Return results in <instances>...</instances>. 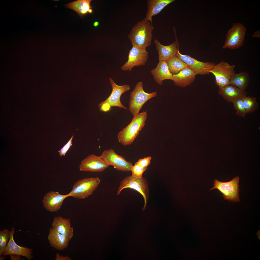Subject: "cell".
I'll return each mask as SVG.
<instances>
[{
  "label": "cell",
  "instance_id": "cell-1",
  "mask_svg": "<svg viewBox=\"0 0 260 260\" xmlns=\"http://www.w3.org/2000/svg\"><path fill=\"white\" fill-rule=\"evenodd\" d=\"M154 27L143 18L133 27L128 36L132 46L144 49L151 45Z\"/></svg>",
  "mask_w": 260,
  "mask_h": 260
},
{
  "label": "cell",
  "instance_id": "cell-2",
  "mask_svg": "<svg viewBox=\"0 0 260 260\" xmlns=\"http://www.w3.org/2000/svg\"><path fill=\"white\" fill-rule=\"evenodd\" d=\"M130 123L118 133L117 139L120 143L126 146L131 144L145 124L147 117L146 111L139 113Z\"/></svg>",
  "mask_w": 260,
  "mask_h": 260
},
{
  "label": "cell",
  "instance_id": "cell-3",
  "mask_svg": "<svg viewBox=\"0 0 260 260\" xmlns=\"http://www.w3.org/2000/svg\"><path fill=\"white\" fill-rule=\"evenodd\" d=\"M100 182L97 177L87 178L78 180L74 184L68 195L78 199H84L92 195Z\"/></svg>",
  "mask_w": 260,
  "mask_h": 260
},
{
  "label": "cell",
  "instance_id": "cell-4",
  "mask_svg": "<svg viewBox=\"0 0 260 260\" xmlns=\"http://www.w3.org/2000/svg\"><path fill=\"white\" fill-rule=\"evenodd\" d=\"M157 92H145L143 89V83L138 82L133 91L130 93L129 102V110L134 117L139 113L144 104L151 98L157 95Z\"/></svg>",
  "mask_w": 260,
  "mask_h": 260
},
{
  "label": "cell",
  "instance_id": "cell-5",
  "mask_svg": "<svg viewBox=\"0 0 260 260\" xmlns=\"http://www.w3.org/2000/svg\"><path fill=\"white\" fill-rule=\"evenodd\" d=\"M148 184L147 180L144 177L138 178L132 175L128 176L120 182L117 194L119 195L122 190L126 188H130L136 190L141 194L144 198V206L142 209V210L144 211L146 208L149 195Z\"/></svg>",
  "mask_w": 260,
  "mask_h": 260
},
{
  "label": "cell",
  "instance_id": "cell-6",
  "mask_svg": "<svg viewBox=\"0 0 260 260\" xmlns=\"http://www.w3.org/2000/svg\"><path fill=\"white\" fill-rule=\"evenodd\" d=\"M109 80L112 88V91L106 100L98 104L100 110L104 112H107L110 110L111 107H117L127 109L121 103L120 98L123 93L130 90V86L128 84L118 85L110 77Z\"/></svg>",
  "mask_w": 260,
  "mask_h": 260
},
{
  "label": "cell",
  "instance_id": "cell-7",
  "mask_svg": "<svg viewBox=\"0 0 260 260\" xmlns=\"http://www.w3.org/2000/svg\"><path fill=\"white\" fill-rule=\"evenodd\" d=\"M239 177L236 176L229 181L220 182L215 179L214 187L210 190L216 189L222 194L225 200L233 202H240L239 181Z\"/></svg>",
  "mask_w": 260,
  "mask_h": 260
},
{
  "label": "cell",
  "instance_id": "cell-8",
  "mask_svg": "<svg viewBox=\"0 0 260 260\" xmlns=\"http://www.w3.org/2000/svg\"><path fill=\"white\" fill-rule=\"evenodd\" d=\"M235 65H231L222 60L209 71L215 76L216 85L219 88H222L229 84L230 80L234 74Z\"/></svg>",
  "mask_w": 260,
  "mask_h": 260
},
{
  "label": "cell",
  "instance_id": "cell-9",
  "mask_svg": "<svg viewBox=\"0 0 260 260\" xmlns=\"http://www.w3.org/2000/svg\"><path fill=\"white\" fill-rule=\"evenodd\" d=\"M246 30V28L241 24L234 23L226 35L227 39L223 48L234 49L242 46Z\"/></svg>",
  "mask_w": 260,
  "mask_h": 260
},
{
  "label": "cell",
  "instance_id": "cell-10",
  "mask_svg": "<svg viewBox=\"0 0 260 260\" xmlns=\"http://www.w3.org/2000/svg\"><path fill=\"white\" fill-rule=\"evenodd\" d=\"M100 156L109 166H113L119 171L129 172L133 166L131 162L127 161L122 156L117 154L112 148L105 150Z\"/></svg>",
  "mask_w": 260,
  "mask_h": 260
},
{
  "label": "cell",
  "instance_id": "cell-11",
  "mask_svg": "<svg viewBox=\"0 0 260 260\" xmlns=\"http://www.w3.org/2000/svg\"><path fill=\"white\" fill-rule=\"evenodd\" d=\"M148 54L146 48L141 49L132 46L129 54L128 61L121 67V69L123 71H130L135 66L145 65Z\"/></svg>",
  "mask_w": 260,
  "mask_h": 260
},
{
  "label": "cell",
  "instance_id": "cell-12",
  "mask_svg": "<svg viewBox=\"0 0 260 260\" xmlns=\"http://www.w3.org/2000/svg\"><path fill=\"white\" fill-rule=\"evenodd\" d=\"M176 56L185 63L196 75H206L210 73L209 71L215 65L214 63L202 62L197 60L188 55H183L178 51Z\"/></svg>",
  "mask_w": 260,
  "mask_h": 260
},
{
  "label": "cell",
  "instance_id": "cell-13",
  "mask_svg": "<svg viewBox=\"0 0 260 260\" xmlns=\"http://www.w3.org/2000/svg\"><path fill=\"white\" fill-rule=\"evenodd\" d=\"M109 166L100 156L92 154L82 161L79 169L82 172H100L104 170Z\"/></svg>",
  "mask_w": 260,
  "mask_h": 260
},
{
  "label": "cell",
  "instance_id": "cell-14",
  "mask_svg": "<svg viewBox=\"0 0 260 260\" xmlns=\"http://www.w3.org/2000/svg\"><path fill=\"white\" fill-rule=\"evenodd\" d=\"M14 232V228L13 227L11 230L9 231L10 237L9 240L1 255H16L25 257L28 260H31L33 257L32 250L18 245L13 239Z\"/></svg>",
  "mask_w": 260,
  "mask_h": 260
},
{
  "label": "cell",
  "instance_id": "cell-15",
  "mask_svg": "<svg viewBox=\"0 0 260 260\" xmlns=\"http://www.w3.org/2000/svg\"><path fill=\"white\" fill-rule=\"evenodd\" d=\"M68 197V194L62 195L57 191H50L44 196L42 202L47 211L54 212L60 209L64 200Z\"/></svg>",
  "mask_w": 260,
  "mask_h": 260
},
{
  "label": "cell",
  "instance_id": "cell-16",
  "mask_svg": "<svg viewBox=\"0 0 260 260\" xmlns=\"http://www.w3.org/2000/svg\"><path fill=\"white\" fill-rule=\"evenodd\" d=\"M71 225L70 219L58 216L54 218L52 228L70 240L74 235L73 228Z\"/></svg>",
  "mask_w": 260,
  "mask_h": 260
},
{
  "label": "cell",
  "instance_id": "cell-17",
  "mask_svg": "<svg viewBox=\"0 0 260 260\" xmlns=\"http://www.w3.org/2000/svg\"><path fill=\"white\" fill-rule=\"evenodd\" d=\"M175 0H148V9L145 19L152 25V17L159 13L166 6Z\"/></svg>",
  "mask_w": 260,
  "mask_h": 260
},
{
  "label": "cell",
  "instance_id": "cell-18",
  "mask_svg": "<svg viewBox=\"0 0 260 260\" xmlns=\"http://www.w3.org/2000/svg\"><path fill=\"white\" fill-rule=\"evenodd\" d=\"M218 89L219 94L227 102L233 103L235 100L247 95L245 90H241L229 84L222 88H218Z\"/></svg>",
  "mask_w": 260,
  "mask_h": 260
},
{
  "label": "cell",
  "instance_id": "cell-19",
  "mask_svg": "<svg viewBox=\"0 0 260 260\" xmlns=\"http://www.w3.org/2000/svg\"><path fill=\"white\" fill-rule=\"evenodd\" d=\"M48 239L51 247L60 251L63 250L68 247L70 240L52 228L49 229Z\"/></svg>",
  "mask_w": 260,
  "mask_h": 260
},
{
  "label": "cell",
  "instance_id": "cell-20",
  "mask_svg": "<svg viewBox=\"0 0 260 260\" xmlns=\"http://www.w3.org/2000/svg\"><path fill=\"white\" fill-rule=\"evenodd\" d=\"M154 42L158 53L159 61H165L169 58L176 56L179 50L178 44L176 41L168 46L162 45L157 39H155Z\"/></svg>",
  "mask_w": 260,
  "mask_h": 260
},
{
  "label": "cell",
  "instance_id": "cell-21",
  "mask_svg": "<svg viewBox=\"0 0 260 260\" xmlns=\"http://www.w3.org/2000/svg\"><path fill=\"white\" fill-rule=\"evenodd\" d=\"M196 75L190 68H187L181 70L178 74L173 75L172 80L176 86L184 87L193 82Z\"/></svg>",
  "mask_w": 260,
  "mask_h": 260
},
{
  "label": "cell",
  "instance_id": "cell-22",
  "mask_svg": "<svg viewBox=\"0 0 260 260\" xmlns=\"http://www.w3.org/2000/svg\"><path fill=\"white\" fill-rule=\"evenodd\" d=\"M156 82L160 85L165 79L172 80L173 75L170 72L165 61H160L157 67L150 71Z\"/></svg>",
  "mask_w": 260,
  "mask_h": 260
},
{
  "label": "cell",
  "instance_id": "cell-23",
  "mask_svg": "<svg viewBox=\"0 0 260 260\" xmlns=\"http://www.w3.org/2000/svg\"><path fill=\"white\" fill-rule=\"evenodd\" d=\"M91 0H78L65 5V7L76 12L80 17H82L88 13L91 9L90 5Z\"/></svg>",
  "mask_w": 260,
  "mask_h": 260
},
{
  "label": "cell",
  "instance_id": "cell-24",
  "mask_svg": "<svg viewBox=\"0 0 260 260\" xmlns=\"http://www.w3.org/2000/svg\"><path fill=\"white\" fill-rule=\"evenodd\" d=\"M248 74L242 72L238 74L234 73L231 76L229 84L233 85L239 89L245 90L248 87L249 78Z\"/></svg>",
  "mask_w": 260,
  "mask_h": 260
},
{
  "label": "cell",
  "instance_id": "cell-25",
  "mask_svg": "<svg viewBox=\"0 0 260 260\" xmlns=\"http://www.w3.org/2000/svg\"><path fill=\"white\" fill-rule=\"evenodd\" d=\"M165 61L173 75L178 74L184 68L189 67L187 64L176 55L169 58Z\"/></svg>",
  "mask_w": 260,
  "mask_h": 260
},
{
  "label": "cell",
  "instance_id": "cell-26",
  "mask_svg": "<svg viewBox=\"0 0 260 260\" xmlns=\"http://www.w3.org/2000/svg\"><path fill=\"white\" fill-rule=\"evenodd\" d=\"M242 99L246 114L253 112L258 108L259 105L255 98L245 96Z\"/></svg>",
  "mask_w": 260,
  "mask_h": 260
},
{
  "label": "cell",
  "instance_id": "cell-27",
  "mask_svg": "<svg viewBox=\"0 0 260 260\" xmlns=\"http://www.w3.org/2000/svg\"><path fill=\"white\" fill-rule=\"evenodd\" d=\"M10 237L9 231L5 229L0 231V256L7 246Z\"/></svg>",
  "mask_w": 260,
  "mask_h": 260
},
{
  "label": "cell",
  "instance_id": "cell-28",
  "mask_svg": "<svg viewBox=\"0 0 260 260\" xmlns=\"http://www.w3.org/2000/svg\"><path fill=\"white\" fill-rule=\"evenodd\" d=\"M242 97L235 100L232 103L234 108L236 110V115L244 118L246 113L243 104Z\"/></svg>",
  "mask_w": 260,
  "mask_h": 260
},
{
  "label": "cell",
  "instance_id": "cell-29",
  "mask_svg": "<svg viewBox=\"0 0 260 260\" xmlns=\"http://www.w3.org/2000/svg\"><path fill=\"white\" fill-rule=\"evenodd\" d=\"M147 169V168L142 167L135 163V165L132 166L131 169L132 176L137 178H142L143 173Z\"/></svg>",
  "mask_w": 260,
  "mask_h": 260
},
{
  "label": "cell",
  "instance_id": "cell-30",
  "mask_svg": "<svg viewBox=\"0 0 260 260\" xmlns=\"http://www.w3.org/2000/svg\"><path fill=\"white\" fill-rule=\"evenodd\" d=\"M74 136V135H73L67 143L61 149L58 151L59 155L60 156H65L66 152L72 145V140Z\"/></svg>",
  "mask_w": 260,
  "mask_h": 260
},
{
  "label": "cell",
  "instance_id": "cell-31",
  "mask_svg": "<svg viewBox=\"0 0 260 260\" xmlns=\"http://www.w3.org/2000/svg\"><path fill=\"white\" fill-rule=\"evenodd\" d=\"M151 157L150 156L140 159L136 163L143 168H147L150 163Z\"/></svg>",
  "mask_w": 260,
  "mask_h": 260
},
{
  "label": "cell",
  "instance_id": "cell-32",
  "mask_svg": "<svg viewBox=\"0 0 260 260\" xmlns=\"http://www.w3.org/2000/svg\"><path fill=\"white\" fill-rule=\"evenodd\" d=\"M71 258L67 256H63L60 255L58 253H57L56 255L55 260H71Z\"/></svg>",
  "mask_w": 260,
  "mask_h": 260
},
{
  "label": "cell",
  "instance_id": "cell-33",
  "mask_svg": "<svg viewBox=\"0 0 260 260\" xmlns=\"http://www.w3.org/2000/svg\"><path fill=\"white\" fill-rule=\"evenodd\" d=\"M11 260H19L20 259V256L16 255H9Z\"/></svg>",
  "mask_w": 260,
  "mask_h": 260
},
{
  "label": "cell",
  "instance_id": "cell-34",
  "mask_svg": "<svg viewBox=\"0 0 260 260\" xmlns=\"http://www.w3.org/2000/svg\"><path fill=\"white\" fill-rule=\"evenodd\" d=\"M99 24V22L98 21H96L94 23L93 26H94L96 27L98 26Z\"/></svg>",
  "mask_w": 260,
  "mask_h": 260
},
{
  "label": "cell",
  "instance_id": "cell-35",
  "mask_svg": "<svg viewBox=\"0 0 260 260\" xmlns=\"http://www.w3.org/2000/svg\"><path fill=\"white\" fill-rule=\"evenodd\" d=\"M0 256V260H3L4 259V256H4L3 257V256L2 257V256Z\"/></svg>",
  "mask_w": 260,
  "mask_h": 260
},
{
  "label": "cell",
  "instance_id": "cell-36",
  "mask_svg": "<svg viewBox=\"0 0 260 260\" xmlns=\"http://www.w3.org/2000/svg\"><path fill=\"white\" fill-rule=\"evenodd\" d=\"M92 12V10L91 9L89 10L88 11V13H91Z\"/></svg>",
  "mask_w": 260,
  "mask_h": 260
}]
</instances>
